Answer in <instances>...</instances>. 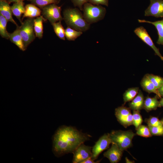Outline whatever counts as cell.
<instances>
[{"mask_svg":"<svg viewBox=\"0 0 163 163\" xmlns=\"http://www.w3.org/2000/svg\"><path fill=\"white\" fill-rule=\"evenodd\" d=\"M90 136L72 126H62L55 133L53 138V151L57 157L73 153Z\"/></svg>","mask_w":163,"mask_h":163,"instance_id":"6da1fadb","label":"cell"},{"mask_svg":"<svg viewBox=\"0 0 163 163\" xmlns=\"http://www.w3.org/2000/svg\"><path fill=\"white\" fill-rule=\"evenodd\" d=\"M64 20L67 26L82 32L88 30L90 24L84 19L83 14L77 8H68L63 12Z\"/></svg>","mask_w":163,"mask_h":163,"instance_id":"7a4b0ae2","label":"cell"},{"mask_svg":"<svg viewBox=\"0 0 163 163\" xmlns=\"http://www.w3.org/2000/svg\"><path fill=\"white\" fill-rule=\"evenodd\" d=\"M108 134L112 143L116 144L123 151L132 146L133 139L136 135L131 130L113 131Z\"/></svg>","mask_w":163,"mask_h":163,"instance_id":"3957f363","label":"cell"},{"mask_svg":"<svg viewBox=\"0 0 163 163\" xmlns=\"http://www.w3.org/2000/svg\"><path fill=\"white\" fill-rule=\"evenodd\" d=\"M82 11L84 19L90 24L102 20L106 12L104 7L100 5H93L88 2L84 4Z\"/></svg>","mask_w":163,"mask_h":163,"instance_id":"277c9868","label":"cell"},{"mask_svg":"<svg viewBox=\"0 0 163 163\" xmlns=\"http://www.w3.org/2000/svg\"><path fill=\"white\" fill-rule=\"evenodd\" d=\"M34 18H28L18 27L26 49L29 45L35 39L36 36L34 28Z\"/></svg>","mask_w":163,"mask_h":163,"instance_id":"5b68a950","label":"cell"},{"mask_svg":"<svg viewBox=\"0 0 163 163\" xmlns=\"http://www.w3.org/2000/svg\"><path fill=\"white\" fill-rule=\"evenodd\" d=\"M41 9L42 16L51 24L63 19L61 14V7L57 6L56 4H51Z\"/></svg>","mask_w":163,"mask_h":163,"instance_id":"8992f818","label":"cell"},{"mask_svg":"<svg viewBox=\"0 0 163 163\" xmlns=\"http://www.w3.org/2000/svg\"><path fill=\"white\" fill-rule=\"evenodd\" d=\"M134 31L135 34L143 42L153 50L156 55L158 56L162 60H163V56L160 53L159 49L155 46L145 28L142 26H140L136 28Z\"/></svg>","mask_w":163,"mask_h":163,"instance_id":"52a82bcc","label":"cell"},{"mask_svg":"<svg viewBox=\"0 0 163 163\" xmlns=\"http://www.w3.org/2000/svg\"><path fill=\"white\" fill-rule=\"evenodd\" d=\"M111 143V141L108 133L101 136L92 148V159L94 160L96 159L101 153L109 147Z\"/></svg>","mask_w":163,"mask_h":163,"instance_id":"ba28073f","label":"cell"},{"mask_svg":"<svg viewBox=\"0 0 163 163\" xmlns=\"http://www.w3.org/2000/svg\"><path fill=\"white\" fill-rule=\"evenodd\" d=\"M91 147L83 143L79 145L73 152V163H81L83 161L92 157Z\"/></svg>","mask_w":163,"mask_h":163,"instance_id":"9c48e42d","label":"cell"},{"mask_svg":"<svg viewBox=\"0 0 163 163\" xmlns=\"http://www.w3.org/2000/svg\"><path fill=\"white\" fill-rule=\"evenodd\" d=\"M145 16L163 17V0H150V4L145 11Z\"/></svg>","mask_w":163,"mask_h":163,"instance_id":"30bf717a","label":"cell"},{"mask_svg":"<svg viewBox=\"0 0 163 163\" xmlns=\"http://www.w3.org/2000/svg\"><path fill=\"white\" fill-rule=\"evenodd\" d=\"M123 152L117 145L112 143L111 147L104 153V156L107 158L110 163H116L121 160Z\"/></svg>","mask_w":163,"mask_h":163,"instance_id":"8fae6325","label":"cell"},{"mask_svg":"<svg viewBox=\"0 0 163 163\" xmlns=\"http://www.w3.org/2000/svg\"><path fill=\"white\" fill-rule=\"evenodd\" d=\"M0 14L8 21L15 24L17 27H19L12 17L11 6L8 2L0 1Z\"/></svg>","mask_w":163,"mask_h":163,"instance_id":"7c38bea8","label":"cell"},{"mask_svg":"<svg viewBox=\"0 0 163 163\" xmlns=\"http://www.w3.org/2000/svg\"><path fill=\"white\" fill-rule=\"evenodd\" d=\"M140 85L143 89L146 92L149 94L154 93L159 98L161 97L158 91V89L151 82L146 74L142 78L140 82Z\"/></svg>","mask_w":163,"mask_h":163,"instance_id":"4fadbf2b","label":"cell"},{"mask_svg":"<svg viewBox=\"0 0 163 163\" xmlns=\"http://www.w3.org/2000/svg\"><path fill=\"white\" fill-rule=\"evenodd\" d=\"M144 100L143 93L141 90H139L136 96L129 103V108L133 111H140L143 109Z\"/></svg>","mask_w":163,"mask_h":163,"instance_id":"5bb4252c","label":"cell"},{"mask_svg":"<svg viewBox=\"0 0 163 163\" xmlns=\"http://www.w3.org/2000/svg\"><path fill=\"white\" fill-rule=\"evenodd\" d=\"M140 23H148L151 24L155 26L158 36L157 43L159 45H163V20L154 22H152L145 20L138 19Z\"/></svg>","mask_w":163,"mask_h":163,"instance_id":"9a60e30c","label":"cell"},{"mask_svg":"<svg viewBox=\"0 0 163 163\" xmlns=\"http://www.w3.org/2000/svg\"><path fill=\"white\" fill-rule=\"evenodd\" d=\"M25 7V12L22 18V20L24 18H34L40 16L42 11L34 4H27Z\"/></svg>","mask_w":163,"mask_h":163,"instance_id":"2e32d148","label":"cell"},{"mask_svg":"<svg viewBox=\"0 0 163 163\" xmlns=\"http://www.w3.org/2000/svg\"><path fill=\"white\" fill-rule=\"evenodd\" d=\"M12 14L19 20L21 24L22 23L21 17L24 13L25 7L23 1L14 3L11 6Z\"/></svg>","mask_w":163,"mask_h":163,"instance_id":"e0dca14e","label":"cell"},{"mask_svg":"<svg viewBox=\"0 0 163 163\" xmlns=\"http://www.w3.org/2000/svg\"><path fill=\"white\" fill-rule=\"evenodd\" d=\"M9 40L22 51L26 50L22 39L18 27L12 33L9 34Z\"/></svg>","mask_w":163,"mask_h":163,"instance_id":"ac0fdd59","label":"cell"},{"mask_svg":"<svg viewBox=\"0 0 163 163\" xmlns=\"http://www.w3.org/2000/svg\"><path fill=\"white\" fill-rule=\"evenodd\" d=\"M158 97L159 98L157 95L153 97L149 96L146 97L144 100L143 109L148 112L155 110L158 107H160Z\"/></svg>","mask_w":163,"mask_h":163,"instance_id":"d6986e66","label":"cell"},{"mask_svg":"<svg viewBox=\"0 0 163 163\" xmlns=\"http://www.w3.org/2000/svg\"><path fill=\"white\" fill-rule=\"evenodd\" d=\"M46 20L43 16L37 17L34 20V28L36 37L39 39L42 38L43 33V22Z\"/></svg>","mask_w":163,"mask_h":163,"instance_id":"ffe728a7","label":"cell"},{"mask_svg":"<svg viewBox=\"0 0 163 163\" xmlns=\"http://www.w3.org/2000/svg\"><path fill=\"white\" fill-rule=\"evenodd\" d=\"M130 109L124 106L119 107L115 110V115L120 123L128 115L131 113Z\"/></svg>","mask_w":163,"mask_h":163,"instance_id":"44dd1931","label":"cell"},{"mask_svg":"<svg viewBox=\"0 0 163 163\" xmlns=\"http://www.w3.org/2000/svg\"><path fill=\"white\" fill-rule=\"evenodd\" d=\"M139 91L138 87L129 88L126 90L123 95L124 104L132 101L137 94Z\"/></svg>","mask_w":163,"mask_h":163,"instance_id":"7402d4cb","label":"cell"},{"mask_svg":"<svg viewBox=\"0 0 163 163\" xmlns=\"http://www.w3.org/2000/svg\"><path fill=\"white\" fill-rule=\"evenodd\" d=\"M82 34V32L76 30L68 26L65 29V37L69 41H74Z\"/></svg>","mask_w":163,"mask_h":163,"instance_id":"603a6c76","label":"cell"},{"mask_svg":"<svg viewBox=\"0 0 163 163\" xmlns=\"http://www.w3.org/2000/svg\"><path fill=\"white\" fill-rule=\"evenodd\" d=\"M54 31L57 36L60 39L65 40V29L60 21L52 24Z\"/></svg>","mask_w":163,"mask_h":163,"instance_id":"cb8c5ba5","label":"cell"},{"mask_svg":"<svg viewBox=\"0 0 163 163\" xmlns=\"http://www.w3.org/2000/svg\"><path fill=\"white\" fill-rule=\"evenodd\" d=\"M8 21L0 14V35L1 37L7 39H9V33L6 29Z\"/></svg>","mask_w":163,"mask_h":163,"instance_id":"d4e9b609","label":"cell"},{"mask_svg":"<svg viewBox=\"0 0 163 163\" xmlns=\"http://www.w3.org/2000/svg\"><path fill=\"white\" fill-rule=\"evenodd\" d=\"M136 130V134L141 136L148 138L152 136L148 126L141 125Z\"/></svg>","mask_w":163,"mask_h":163,"instance_id":"484cf974","label":"cell"},{"mask_svg":"<svg viewBox=\"0 0 163 163\" xmlns=\"http://www.w3.org/2000/svg\"><path fill=\"white\" fill-rule=\"evenodd\" d=\"M33 4L40 8H41L46 6L52 4H57L60 0H29Z\"/></svg>","mask_w":163,"mask_h":163,"instance_id":"4316f807","label":"cell"},{"mask_svg":"<svg viewBox=\"0 0 163 163\" xmlns=\"http://www.w3.org/2000/svg\"><path fill=\"white\" fill-rule=\"evenodd\" d=\"M151 82L156 88L158 89L163 84V78L160 76L153 74H146Z\"/></svg>","mask_w":163,"mask_h":163,"instance_id":"83f0119b","label":"cell"},{"mask_svg":"<svg viewBox=\"0 0 163 163\" xmlns=\"http://www.w3.org/2000/svg\"><path fill=\"white\" fill-rule=\"evenodd\" d=\"M133 125L136 129L139 126L142 125L143 122L142 117L139 111L134 110L133 113Z\"/></svg>","mask_w":163,"mask_h":163,"instance_id":"f1b7e54d","label":"cell"},{"mask_svg":"<svg viewBox=\"0 0 163 163\" xmlns=\"http://www.w3.org/2000/svg\"><path fill=\"white\" fill-rule=\"evenodd\" d=\"M145 121L148 126H163L161 120L157 117H151L148 119H146Z\"/></svg>","mask_w":163,"mask_h":163,"instance_id":"f546056e","label":"cell"},{"mask_svg":"<svg viewBox=\"0 0 163 163\" xmlns=\"http://www.w3.org/2000/svg\"><path fill=\"white\" fill-rule=\"evenodd\" d=\"M152 135L163 136V126H148Z\"/></svg>","mask_w":163,"mask_h":163,"instance_id":"4dcf8cb0","label":"cell"},{"mask_svg":"<svg viewBox=\"0 0 163 163\" xmlns=\"http://www.w3.org/2000/svg\"><path fill=\"white\" fill-rule=\"evenodd\" d=\"M120 123L125 127L133 125V116L130 113Z\"/></svg>","mask_w":163,"mask_h":163,"instance_id":"1f68e13d","label":"cell"},{"mask_svg":"<svg viewBox=\"0 0 163 163\" xmlns=\"http://www.w3.org/2000/svg\"><path fill=\"white\" fill-rule=\"evenodd\" d=\"M88 0H71V1L75 6L78 7L82 11L83 10V7L84 4L88 2Z\"/></svg>","mask_w":163,"mask_h":163,"instance_id":"d6a6232c","label":"cell"},{"mask_svg":"<svg viewBox=\"0 0 163 163\" xmlns=\"http://www.w3.org/2000/svg\"><path fill=\"white\" fill-rule=\"evenodd\" d=\"M88 2L96 5H102L108 6V0H88Z\"/></svg>","mask_w":163,"mask_h":163,"instance_id":"836d02e7","label":"cell"},{"mask_svg":"<svg viewBox=\"0 0 163 163\" xmlns=\"http://www.w3.org/2000/svg\"><path fill=\"white\" fill-rule=\"evenodd\" d=\"M98 162H95L93 160L91 157L90 158L87 159L83 161L81 163H98Z\"/></svg>","mask_w":163,"mask_h":163,"instance_id":"e575fe53","label":"cell"},{"mask_svg":"<svg viewBox=\"0 0 163 163\" xmlns=\"http://www.w3.org/2000/svg\"><path fill=\"white\" fill-rule=\"evenodd\" d=\"M158 91L161 97H163V84L158 89Z\"/></svg>","mask_w":163,"mask_h":163,"instance_id":"d590c367","label":"cell"},{"mask_svg":"<svg viewBox=\"0 0 163 163\" xmlns=\"http://www.w3.org/2000/svg\"><path fill=\"white\" fill-rule=\"evenodd\" d=\"M24 0H8V2L9 4L11 2L15 3L21 1H24Z\"/></svg>","mask_w":163,"mask_h":163,"instance_id":"8d00e7d4","label":"cell"},{"mask_svg":"<svg viewBox=\"0 0 163 163\" xmlns=\"http://www.w3.org/2000/svg\"><path fill=\"white\" fill-rule=\"evenodd\" d=\"M159 104L160 107H163V97L161 98V99L159 101Z\"/></svg>","mask_w":163,"mask_h":163,"instance_id":"74e56055","label":"cell"},{"mask_svg":"<svg viewBox=\"0 0 163 163\" xmlns=\"http://www.w3.org/2000/svg\"><path fill=\"white\" fill-rule=\"evenodd\" d=\"M161 121L163 125V118L161 120Z\"/></svg>","mask_w":163,"mask_h":163,"instance_id":"f35d334b","label":"cell"},{"mask_svg":"<svg viewBox=\"0 0 163 163\" xmlns=\"http://www.w3.org/2000/svg\"><path fill=\"white\" fill-rule=\"evenodd\" d=\"M8 0H0V1H7L8 2Z\"/></svg>","mask_w":163,"mask_h":163,"instance_id":"ab89813d","label":"cell"},{"mask_svg":"<svg viewBox=\"0 0 163 163\" xmlns=\"http://www.w3.org/2000/svg\"><path fill=\"white\" fill-rule=\"evenodd\" d=\"M60 0V1L61 0Z\"/></svg>","mask_w":163,"mask_h":163,"instance_id":"60d3db41","label":"cell"}]
</instances>
